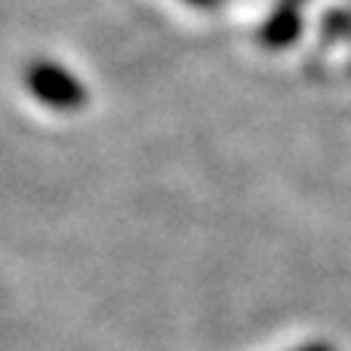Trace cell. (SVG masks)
<instances>
[{
  "mask_svg": "<svg viewBox=\"0 0 351 351\" xmlns=\"http://www.w3.org/2000/svg\"><path fill=\"white\" fill-rule=\"evenodd\" d=\"M25 84L40 105L56 111H77L86 105V86L77 74L62 68L59 62L34 59L25 68Z\"/></svg>",
  "mask_w": 351,
  "mask_h": 351,
  "instance_id": "obj_1",
  "label": "cell"
},
{
  "mask_svg": "<svg viewBox=\"0 0 351 351\" xmlns=\"http://www.w3.org/2000/svg\"><path fill=\"white\" fill-rule=\"evenodd\" d=\"M185 3L197 6V10H213V6H219V3H222V0H185Z\"/></svg>",
  "mask_w": 351,
  "mask_h": 351,
  "instance_id": "obj_3",
  "label": "cell"
},
{
  "mask_svg": "<svg viewBox=\"0 0 351 351\" xmlns=\"http://www.w3.org/2000/svg\"><path fill=\"white\" fill-rule=\"evenodd\" d=\"M302 3L305 0H280L274 12L265 19L259 40L265 49H287L302 31Z\"/></svg>",
  "mask_w": 351,
  "mask_h": 351,
  "instance_id": "obj_2",
  "label": "cell"
},
{
  "mask_svg": "<svg viewBox=\"0 0 351 351\" xmlns=\"http://www.w3.org/2000/svg\"><path fill=\"white\" fill-rule=\"evenodd\" d=\"M296 351H333V348L324 346V342H311V346H302V348H296Z\"/></svg>",
  "mask_w": 351,
  "mask_h": 351,
  "instance_id": "obj_4",
  "label": "cell"
}]
</instances>
